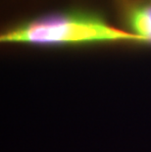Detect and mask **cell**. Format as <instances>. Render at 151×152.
<instances>
[{"label": "cell", "mask_w": 151, "mask_h": 152, "mask_svg": "<svg viewBox=\"0 0 151 152\" xmlns=\"http://www.w3.org/2000/svg\"><path fill=\"white\" fill-rule=\"evenodd\" d=\"M141 39L119 30L97 17L85 14H59L30 21L1 35V41L34 45L82 44Z\"/></svg>", "instance_id": "1"}, {"label": "cell", "mask_w": 151, "mask_h": 152, "mask_svg": "<svg viewBox=\"0 0 151 152\" xmlns=\"http://www.w3.org/2000/svg\"><path fill=\"white\" fill-rule=\"evenodd\" d=\"M130 26L142 42H151V5L134 9L130 15Z\"/></svg>", "instance_id": "2"}]
</instances>
